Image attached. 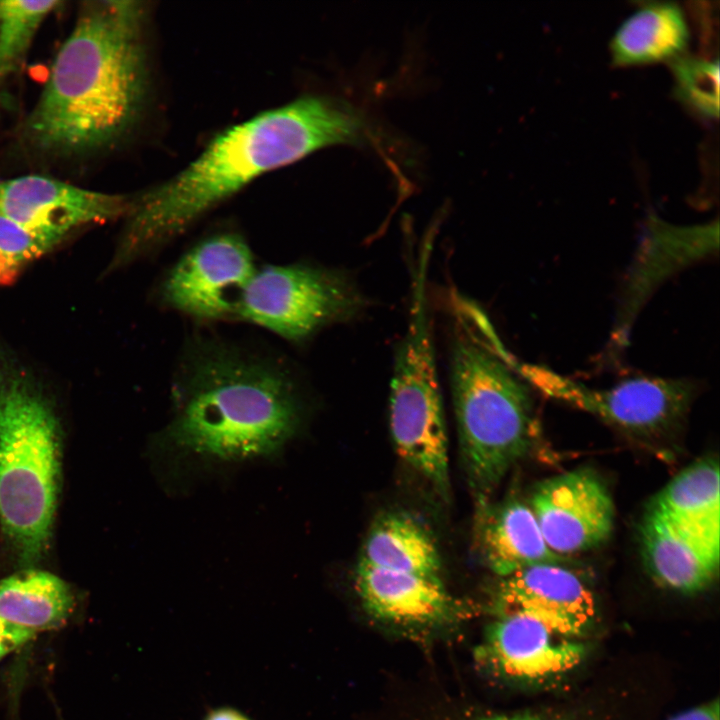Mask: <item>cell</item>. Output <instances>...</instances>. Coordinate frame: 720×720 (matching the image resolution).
<instances>
[{"instance_id":"6da1fadb","label":"cell","mask_w":720,"mask_h":720,"mask_svg":"<svg viewBox=\"0 0 720 720\" xmlns=\"http://www.w3.org/2000/svg\"><path fill=\"white\" fill-rule=\"evenodd\" d=\"M301 384L279 352L208 332L187 338L171 381V418L154 450L181 465L276 456L304 418Z\"/></svg>"},{"instance_id":"7a4b0ae2","label":"cell","mask_w":720,"mask_h":720,"mask_svg":"<svg viewBox=\"0 0 720 720\" xmlns=\"http://www.w3.org/2000/svg\"><path fill=\"white\" fill-rule=\"evenodd\" d=\"M366 132L354 106L314 95L226 129L176 176L131 200L105 275L158 254L256 177L325 146L361 142Z\"/></svg>"},{"instance_id":"3957f363","label":"cell","mask_w":720,"mask_h":720,"mask_svg":"<svg viewBox=\"0 0 720 720\" xmlns=\"http://www.w3.org/2000/svg\"><path fill=\"white\" fill-rule=\"evenodd\" d=\"M136 5L90 1L80 8L25 123L35 149L86 155L115 142L132 124L144 88Z\"/></svg>"},{"instance_id":"277c9868","label":"cell","mask_w":720,"mask_h":720,"mask_svg":"<svg viewBox=\"0 0 720 720\" xmlns=\"http://www.w3.org/2000/svg\"><path fill=\"white\" fill-rule=\"evenodd\" d=\"M454 312V408L466 474L481 498L528 454L538 424L528 388L486 315L457 297Z\"/></svg>"},{"instance_id":"5b68a950","label":"cell","mask_w":720,"mask_h":720,"mask_svg":"<svg viewBox=\"0 0 720 720\" xmlns=\"http://www.w3.org/2000/svg\"><path fill=\"white\" fill-rule=\"evenodd\" d=\"M60 423L34 375L0 354V525L26 566L52 535L61 476Z\"/></svg>"},{"instance_id":"8992f818","label":"cell","mask_w":720,"mask_h":720,"mask_svg":"<svg viewBox=\"0 0 720 720\" xmlns=\"http://www.w3.org/2000/svg\"><path fill=\"white\" fill-rule=\"evenodd\" d=\"M430 256L419 251L412 265L409 320L395 355L389 426L398 455L446 497L448 445L426 294Z\"/></svg>"},{"instance_id":"52a82bcc","label":"cell","mask_w":720,"mask_h":720,"mask_svg":"<svg viewBox=\"0 0 720 720\" xmlns=\"http://www.w3.org/2000/svg\"><path fill=\"white\" fill-rule=\"evenodd\" d=\"M362 306L361 294L342 272L304 262L266 264L248 283L237 321L301 344Z\"/></svg>"},{"instance_id":"ba28073f","label":"cell","mask_w":720,"mask_h":720,"mask_svg":"<svg viewBox=\"0 0 720 720\" xmlns=\"http://www.w3.org/2000/svg\"><path fill=\"white\" fill-rule=\"evenodd\" d=\"M508 360L524 381L546 396L636 435H656L680 424L696 394V385L687 379L639 375L598 389L547 367L521 363L511 354Z\"/></svg>"},{"instance_id":"9c48e42d","label":"cell","mask_w":720,"mask_h":720,"mask_svg":"<svg viewBox=\"0 0 720 720\" xmlns=\"http://www.w3.org/2000/svg\"><path fill=\"white\" fill-rule=\"evenodd\" d=\"M258 266L237 231L209 234L186 249L154 289L160 307L199 324L237 321L243 293Z\"/></svg>"},{"instance_id":"30bf717a","label":"cell","mask_w":720,"mask_h":720,"mask_svg":"<svg viewBox=\"0 0 720 720\" xmlns=\"http://www.w3.org/2000/svg\"><path fill=\"white\" fill-rule=\"evenodd\" d=\"M530 503L547 546L560 556L594 548L613 530L612 497L589 469L567 471L543 481Z\"/></svg>"},{"instance_id":"8fae6325","label":"cell","mask_w":720,"mask_h":720,"mask_svg":"<svg viewBox=\"0 0 720 720\" xmlns=\"http://www.w3.org/2000/svg\"><path fill=\"white\" fill-rule=\"evenodd\" d=\"M131 200L43 175L0 180V216L65 239L76 229L125 217Z\"/></svg>"},{"instance_id":"7c38bea8","label":"cell","mask_w":720,"mask_h":720,"mask_svg":"<svg viewBox=\"0 0 720 720\" xmlns=\"http://www.w3.org/2000/svg\"><path fill=\"white\" fill-rule=\"evenodd\" d=\"M718 221L676 226L650 216L628 273L611 336L617 352L628 343L631 327L651 293L674 273L717 252Z\"/></svg>"},{"instance_id":"4fadbf2b","label":"cell","mask_w":720,"mask_h":720,"mask_svg":"<svg viewBox=\"0 0 720 720\" xmlns=\"http://www.w3.org/2000/svg\"><path fill=\"white\" fill-rule=\"evenodd\" d=\"M495 608L497 615L523 613L534 617L571 639L583 636L596 614L591 591L560 564L532 565L503 577Z\"/></svg>"},{"instance_id":"5bb4252c","label":"cell","mask_w":720,"mask_h":720,"mask_svg":"<svg viewBox=\"0 0 720 720\" xmlns=\"http://www.w3.org/2000/svg\"><path fill=\"white\" fill-rule=\"evenodd\" d=\"M585 646L523 613L497 615L488 628L480 656L495 673L515 680L540 681L574 669Z\"/></svg>"},{"instance_id":"9a60e30c","label":"cell","mask_w":720,"mask_h":720,"mask_svg":"<svg viewBox=\"0 0 720 720\" xmlns=\"http://www.w3.org/2000/svg\"><path fill=\"white\" fill-rule=\"evenodd\" d=\"M355 586L373 615L398 623L428 624L447 620L455 599L437 576L392 571L359 562Z\"/></svg>"},{"instance_id":"2e32d148","label":"cell","mask_w":720,"mask_h":720,"mask_svg":"<svg viewBox=\"0 0 720 720\" xmlns=\"http://www.w3.org/2000/svg\"><path fill=\"white\" fill-rule=\"evenodd\" d=\"M641 554L659 585L681 593L706 589L717 576L719 550L679 529L649 509L640 526Z\"/></svg>"},{"instance_id":"e0dca14e","label":"cell","mask_w":720,"mask_h":720,"mask_svg":"<svg viewBox=\"0 0 720 720\" xmlns=\"http://www.w3.org/2000/svg\"><path fill=\"white\" fill-rule=\"evenodd\" d=\"M479 542L487 565L502 578L528 566L562 561L547 546L530 506L515 499L484 511Z\"/></svg>"},{"instance_id":"ac0fdd59","label":"cell","mask_w":720,"mask_h":720,"mask_svg":"<svg viewBox=\"0 0 720 720\" xmlns=\"http://www.w3.org/2000/svg\"><path fill=\"white\" fill-rule=\"evenodd\" d=\"M719 481L717 460L702 458L668 482L650 509L690 536L719 550Z\"/></svg>"},{"instance_id":"d6986e66","label":"cell","mask_w":720,"mask_h":720,"mask_svg":"<svg viewBox=\"0 0 720 720\" xmlns=\"http://www.w3.org/2000/svg\"><path fill=\"white\" fill-rule=\"evenodd\" d=\"M688 42L682 9L672 2H651L621 23L611 39L610 52L615 65L670 62L682 55Z\"/></svg>"},{"instance_id":"ffe728a7","label":"cell","mask_w":720,"mask_h":720,"mask_svg":"<svg viewBox=\"0 0 720 720\" xmlns=\"http://www.w3.org/2000/svg\"><path fill=\"white\" fill-rule=\"evenodd\" d=\"M74 603L70 586L48 571L29 568L0 580V617L35 633L63 626Z\"/></svg>"},{"instance_id":"44dd1931","label":"cell","mask_w":720,"mask_h":720,"mask_svg":"<svg viewBox=\"0 0 720 720\" xmlns=\"http://www.w3.org/2000/svg\"><path fill=\"white\" fill-rule=\"evenodd\" d=\"M360 562L367 565L425 576H437L440 557L428 531L416 520L387 513L371 526Z\"/></svg>"},{"instance_id":"7402d4cb","label":"cell","mask_w":720,"mask_h":720,"mask_svg":"<svg viewBox=\"0 0 720 720\" xmlns=\"http://www.w3.org/2000/svg\"><path fill=\"white\" fill-rule=\"evenodd\" d=\"M60 1H0V85L21 66L41 24Z\"/></svg>"},{"instance_id":"603a6c76","label":"cell","mask_w":720,"mask_h":720,"mask_svg":"<svg viewBox=\"0 0 720 720\" xmlns=\"http://www.w3.org/2000/svg\"><path fill=\"white\" fill-rule=\"evenodd\" d=\"M674 93L680 102L697 114L719 116V62L680 55L670 62Z\"/></svg>"},{"instance_id":"cb8c5ba5","label":"cell","mask_w":720,"mask_h":720,"mask_svg":"<svg viewBox=\"0 0 720 720\" xmlns=\"http://www.w3.org/2000/svg\"><path fill=\"white\" fill-rule=\"evenodd\" d=\"M63 240L57 236L29 230L0 216V286L14 283L24 269Z\"/></svg>"},{"instance_id":"d4e9b609","label":"cell","mask_w":720,"mask_h":720,"mask_svg":"<svg viewBox=\"0 0 720 720\" xmlns=\"http://www.w3.org/2000/svg\"><path fill=\"white\" fill-rule=\"evenodd\" d=\"M36 634L0 617V660L32 641Z\"/></svg>"},{"instance_id":"484cf974","label":"cell","mask_w":720,"mask_h":720,"mask_svg":"<svg viewBox=\"0 0 720 720\" xmlns=\"http://www.w3.org/2000/svg\"><path fill=\"white\" fill-rule=\"evenodd\" d=\"M671 720H719L718 701L692 708L676 715Z\"/></svg>"},{"instance_id":"4316f807","label":"cell","mask_w":720,"mask_h":720,"mask_svg":"<svg viewBox=\"0 0 720 720\" xmlns=\"http://www.w3.org/2000/svg\"><path fill=\"white\" fill-rule=\"evenodd\" d=\"M205 720H250L244 714L232 708H219L210 712Z\"/></svg>"},{"instance_id":"83f0119b","label":"cell","mask_w":720,"mask_h":720,"mask_svg":"<svg viewBox=\"0 0 720 720\" xmlns=\"http://www.w3.org/2000/svg\"><path fill=\"white\" fill-rule=\"evenodd\" d=\"M486 720H544L542 718H539L537 716H531V715H517V716H501V717H493Z\"/></svg>"}]
</instances>
